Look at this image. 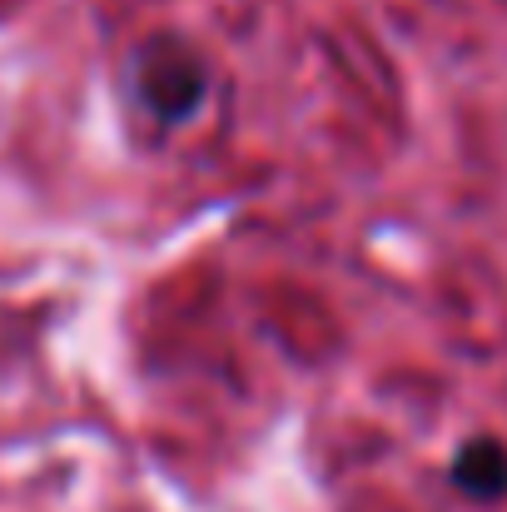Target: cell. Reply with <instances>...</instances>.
<instances>
[{
  "label": "cell",
  "instance_id": "cell-1",
  "mask_svg": "<svg viewBox=\"0 0 507 512\" xmlns=\"http://www.w3.org/2000/svg\"><path fill=\"white\" fill-rule=\"evenodd\" d=\"M209 85H214V70H209L204 45H194L179 30H155L135 40L120 70V90L130 110L150 120L155 130H184L189 120H199V110L209 105Z\"/></svg>",
  "mask_w": 507,
  "mask_h": 512
},
{
  "label": "cell",
  "instance_id": "cell-2",
  "mask_svg": "<svg viewBox=\"0 0 507 512\" xmlns=\"http://www.w3.org/2000/svg\"><path fill=\"white\" fill-rule=\"evenodd\" d=\"M453 488L468 503H503L507 498V443L493 433H473L458 443L453 463H448Z\"/></svg>",
  "mask_w": 507,
  "mask_h": 512
}]
</instances>
